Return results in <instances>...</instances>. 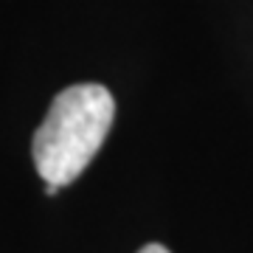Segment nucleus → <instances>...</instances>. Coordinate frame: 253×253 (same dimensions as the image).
<instances>
[{"label": "nucleus", "instance_id": "f03ea898", "mask_svg": "<svg viewBox=\"0 0 253 253\" xmlns=\"http://www.w3.org/2000/svg\"><path fill=\"white\" fill-rule=\"evenodd\" d=\"M138 253H169V251H166L163 245L152 242V245H144V248H141V251H138Z\"/></svg>", "mask_w": 253, "mask_h": 253}, {"label": "nucleus", "instance_id": "f257e3e1", "mask_svg": "<svg viewBox=\"0 0 253 253\" xmlns=\"http://www.w3.org/2000/svg\"><path fill=\"white\" fill-rule=\"evenodd\" d=\"M113 118L116 99L99 82H82L56 93L31 141L37 174L56 186L73 183L101 149Z\"/></svg>", "mask_w": 253, "mask_h": 253}]
</instances>
